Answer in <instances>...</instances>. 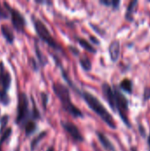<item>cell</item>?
I'll use <instances>...</instances> for the list:
<instances>
[{"label":"cell","mask_w":150,"mask_h":151,"mask_svg":"<svg viewBox=\"0 0 150 151\" xmlns=\"http://www.w3.org/2000/svg\"><path fill=\"white\" fill-rule=\"evenodd\" d=\"M80 95L82 96L84 102L88 104L89 109H91L98 117H100L107 126H109L111 129L117 128V125L112 115L108 111V110L95 96L88 91H82L80 93Z\"/></svg>","instance_id":"obj_1"},{"label":"cell","mask_w":150,"mask_h":151,"mask_svg":"<svg viewBox=\"0 0 150 151\" xmlns=\"http://www.w3.org/2000/svg\"><path fill=\"white\" fill-rule=\"evenodd\" d=\"M52 89L55 96L59 99L64 111H65L68 114L75 119L84 117L82 111L72 102L70 90L65 85L60 82H54L52 85Z\"/></svg>","instance_id":"obj_2"},{"label":"cell","mask_w":150,"mask_h":151,"mask_svg":"<svg viewBox=\"0 0 150 151\" xmlns=\"http://www.w3.org/2000/svg\"><path fill=\"white\" fill-rule=\"evenodd\" d=\"M32 21H33L34 30H35L37 35L40 37V39L42 41H43L45 43H47L50 48H52V49H54L56 50H60L61 51L62 50L61 46L53 38V36L51 35L49 28L43 23V21H42L39 18L34 17V16H32Z\"/></svg>","instance_id":"obj_3"},{"label":"cell","mask_w":150,"mask_h":151,"mask_svg":"<svg viewBox=\"0 0 150 151\" xmlns=\"http://www.w3.org/2000/svg\"><path fill=\"white\" fill-rule=\"evenodd\" d=\"M31 119V110L29 109V100L26 93L20 92L18 97V107H17V116L15 122L20 127Z\"/></svg>","instance_id":"obj_4"},{"label":"cell","mask_w":150,"mask_h":151,"mask_svg":"<svg viewBox=\"0 0 150 151\" xmlns=\"http://www.w3.org/2000/svg\"><path fill=\"white\" fill-rule=\"evenodd\" d=\"M113 91H114V95H115L116 111H118L123 122L130 128L131 124H130L129 119H128V100L116 86H114Z\"/></svg>","instance_id":"obj_5"},{"label":"cell","mask_w":150,"mask_h":151,"mask_svg":"<svg viewBox=\"0 0 150 151\" xmlns=\"http://www.w3.org/2000/svg\"><path fill=\"white\" fill-rule=\"evenodd\" d=\"M4 5L5 9L8 11V13L10 14L11 24H12L14 29L17 32H19V33L23 32L24 28L26 27V24H27V21H26V19H25L24 15L19 10L11 7L6 2L4 3Z\"/></svg>","instance_id":"obj_6"},{"label":"cell","mask_w":150,"mask_h":151,"mask_svg":"<svg viewBox=\"0 0 150 151\" xmlns=\"http://www.w3.org/2000/svg\"><path fill=\"white\" fill-rule=\"evenodd\" d=\"M61 127L63 129L70 135V137L76 142H84V137L76 125H74L72 122H67V121H61Z\"/></svg>","instance_id":"obj_7"},{"label":"cell","mask_w":150,"mask_h":151,"mask_svg":"<svg viewBox=\"0 0 150 151\" xmlns=\"http://www.w3.org/2000/svg\"><path fill=\"white\" fill-rule=\"evenodd\" d=\"M11 73L5 68L4 62L0 61V84H1V90L8 92L9 88H11Z\"/></svg>","instance_id":"obj_8"},{"label":"cell","mask_w":150,"mask_h":151,"mask_svg":"<svg viewBox=\"0 0 150 151\" xmlns=\"http://www.w3.org/2000/svg\"><path fill=\"white\" fill-rule=\"evenodd\" d=\"M102 90L104 97L106 98L109 105L111 106V110L113 111H116V107H115V95L113 88L111 87V85L107 82H103L102 85Z\"/></svg>","instance_id":"obj_9"},{"label":"cell","mask_w":150,"mask_h":151,"mask_svg":"<svg viewBox=\"0 0 150 151\" xmlns=\"http://www.w3.org/2000/svg\"><path fill=\"white\" fill-rule=\"evenodd\" d=\"M109 54L112 62H117L120 55V42L118 40H114L109 46Z\"/></svg>","instance_id":"obj_10"},{"label":"cell","mask_w":150,"mask_h":151,"mask_svg":"<svg viewBox=\"0 0 150 151\" xmlns=\"http://www.w3.org/2000/svg\"><path fill=\"white\" fill-rule=\"evenodd\" d=\"M95 134H96V136L98 138V141L100 142L102 146L104 148V150H106L108 151H116V149H115L114 145L111 143V142L109 140V138L103 133L96 131Z\"/></svg>","instance_id":"obj_11"},{"label":"cell","mask_w":150,"mask_h":151,"mask_svg":"<svg viewBox=\"0 0 150 151\" xmlns=\"http://www.w3.org/2000/svg\"><path fill=\"white\" fill-rule=\"evenodd\" d=\"M0 30H1L2 35L6 40V42L8 43H10V44H12L13 42H14V39H15V36H14V34H13L12 29L8 25L4 24V25L1 26Z\"/></svg>","instance_id":"obj_12"},{"label":"cell","mask_w":150,"mask_h":151,"mask_svg":"<svg viewBox=\"0 0 150 151\" xmlns=\"http://www.w3.org/2000/svg\"><path fill=\"white\" fill-rule=\"evenodd\" d=\"M34 51H35V54H36V59L38 61V64L39 65L41 66H44L47 65L48 63V58L47 57L43 54V52L41 50L40 47H39V44H38V42L35 41L34 42Z\"/></svg>","instance_id":"obj_13"},{"label":"cell","mask_w":150,"mask_h":151,"mask_svg":"<svg viewBox=\"0 0 150 151\" xmlns=\"http://www.w3.org/2000/svg\"><path fill=\"white\" fill-rule=\"evenodd\" d=\"M47 134H48V132L47 131H42V132H41L40 134H38L33 140H32V142H30V150L31 151H34L35 149H36V147L39 145V143L47 136Z\"/></svg>","instance_id":"obj_14"},{"label":"cell","mask_w":150,"mask_h":151,"mask_svg":"<svg viewBox=\"0 0 150 151\" xmlns=\"http://www.w3.org/2000/svg\"><path fill=\"white\" fill-rule=\"evenodd\" d=\"M76 40H77V42H79V44H80L84 50H86L87 51H88V52H90V53H94V54L96 53L95 48L89 42H88L86 39L81 38V37H77Z\"/></svg>","instance_id":"obj_15"},{"label":"cell","mask_w":150,"mask_h":151,"mask_svg":"<svg viewBox=\"0 0 150 151\" xmlns=\"http://www.w3.org/2000/svg\"><path fill=\"white\" fill-rule=\"evenodd\" d=\"M79 62L80 65L81 66V68L85 71V72H89L92 69V62L90 60V58L86 56V55H82L81 57H80L79 58Z\"/></svg>","instance_id":"obj_16"},{"label":"cell","mask_w":150,"mask_h":151,"mask_svg":"<svg viewBox=\"0 0 150 151\" xmlns=\"http://www.w3.org/2000/svg\"><path fill=\"white\" fill-rule=\"evenodd\" d=\"M138 4V1L137 0H133L131 1L127 6L126 9V19L129 21H133V12L135 10L136 5Z\"/></svg>","instance_id":"obj_17"},{"label":"cell","mask_w":150,"mask_h":151,"mask_svg":"<svg viewBox=\"0 0 150 151\" xmlns=\"http://www.w3.org/2000/svg\"><path fill=\"white\" fill-rule=\"evenodd\" d=\"M37 129V125L35 123V121L30 119L28 120L25 125H24V130H25V134L26 136H29L31 134H33Z\"/></svg>","instance_id":"obj_18"},{"label":"cell","mask_w":150,"mask_h":151,"mask_svg":"<svg viewBox=\"0 0 150 151\" xmlns=\"http://www.w3.org/2000/svg\"><path fill=\"white\" fill-rule=\"evenodd\" d=\"M119 87L123 91H125L128 94H132V92H133V84L129 79H124L120 82Z\"/></svg>","instance_id":"obj_19"},{"label":"cell","mask_w":150,"mask_h":151,"mask_svg":"<svg viewBox=\"0 0 150 151\" xmlns=\"http://www.w3.org/2000/svg\"><path fill=\"white\" fill-rule=\"evenodd\" d=\"M99 3L101 4H103L108 7H112L114 10H118L120 5V1L119 0H100Z\"/></svg>","instance_id":"obj_20"},{"label":"cell","mask_w":150,"mask_h":151,"mask_svg":"<svg viewBox=\"0 0 150 151\" xmlns=\"http://www.w3.org/2000/svg\"><path fill=\"white\" fill-rule=\"evenodd\" d=\"M32 99V103H33V107L31 109V119L35 121V120H39L42 119V116H41V113L38 110V108L36 107L35 104H34V100L33 97H31Z\"/></svg>","instance_id":"obj_21"},{"label":"cell","mask_w":150,"mask_h":151,"mask_svg":"<svg viewBox=\"0 0 150 151\" xmlns=\"http://www.w3.org/2000/svg\"><path fill=\"white\" fill-rule=\"evenodd\" d=\"M0 103L4 106H7L11 103V99H10L8 92L3 91L1 89H0Z\"/></svg>","instance_id":"obj_22"},{"label":"cell","mask_w":150,"mask_h":151,"mask_svg":"<svg viewBox=\"0 0 150 151\" xmlns=\"http://www.w3.org/2000/svg\"><path fill=\"white\" fill-rule=\"evenodd\" d=\"M11 132H12L11 128V127H8V128H6L5 131L3 132V134H1V138H0V151H2L3 143H4L6 140H8V138H9V137L11 136Z\"/></svg>","instance_id":"obj_23"},{"label":"cell","mask_w":150,"mask_h":151,"mask_svg":"<svg viewBox=\"0 0 150 151\" xmlns=\"http://www.w3.org/2000/svg\"><path fill=\"white\" fill-rule=\"evenodd\" d=\"M41 98H42V108L46 111L47 105L49 103V95L45 92L41 93Z\"/></svg>","instance_id":"obj_24"},{"label":"cell","mask_w":150,"mask_h":151,"mask_svg":"<svg viewBox=\"0 0 150 151\" xmlns=\"http://www.w3.org/2000/svg\"><path fill=\"white\" fill-rule=\"evenodd\" d=\"M29 65H30V66L33 68V70H34L35 72H37V70H38V68H39V64H38V62L36 61L35 58H29Z\"/></svg>","instance_id":"obj_25"},{"label":"cell","mask_w":150,"mask_h":151,"mask_svg":"<svg viewBox=\"0 0 150 151\" xmlns=\"http://www.w3.org/2000/svg\"><path fill=\"white\" fill-rule=\"evenodd\" d=\"M9 18V13L3 8L0 6V20L2 19H7Z\"/></svg>","instance_id":"obj_26"},{"label":"cell","mask_w":150,"mask_h":151,"mask_svg":"<svg viewBox=\"0 0 150 151\" xmlns=\"http://www.w3.org/2000/svg\"><path fill=\"white\" fill-rule=\"evenodd\" d=\"M68 49L70 50V51L74 55V56H76V57H79V55H80V50L76 48V47H74V46H71V45H69L68 46Z\"/></svg>","instance_id":"obj_27"},{"label":"cell","mask_w":150,"mask_h":151,"mask_svg":"<svg viewBox=\"0 0 150 151\" xmlns=\"http://www.w3.org/2000/svg\"><path fill=\"white\" fill-rule=\"evenodd\" d=\"M143 97H144V101H148V100H149V99L150 98V88L149 87H146V88H145Z\"/></svg>","instance_id":"obj_28"},{"label":"cell","mask_w":150,"mask_h":151,"mask_svg":"<svg viewBox=\"0 0 150 151\" xmlns=\"http://www.w3.org/2000/svg\"><path fill=\"white\" fill-rule=\"evenodd\" d=\"M89 39H90L91 42H93L94 44H96V45H99V44H100L99 40H98L95 36H94V35H90V36H89Z\"/></svg>","instance_id":"obj_29"},{"label":"cell","mask_w":150,"mask_h":151,"mask_svg":"<svg viewBox=\"0 0 150 151\" xmlns=\"http://www.w3.org/2000/svg\"><path fill=\"white\" fill-rule=\"evenodd\" d=\"M35 3L36 4H52L51 2H49V1H39V0H35Z\"/></svg>","instance_id":"obj_30"},{"label":"cell","mask_w":150,"mask_h":151,"mask_svg":"<svg viewBox=\"0 0 150 151\" xmlns=\"http://www.w3.org/2000/svg\"><path fill=\"white\" fill-rule=\"evenodd\" d=\"M47 151H55V150H54V147H52V146H51V147H50V148L47 150Z\"/></svg>","instance_id":"obj_31"},{"label":"cell","mask_w":150,"mask_h":151,"mask_svg":"<svg viewBox=\"0 0 150 151\" xmlns=\"http://www.w3.org/2000/svg\"><path fill=\"white\" fill-rule=\"evenodd\" d=\"M148 144H149V147L150 149V134L149 135V137H148Z\"/></svg>","instance_id":"obj_32"},{"label":"cell","mask_w":150,"mask_h":151,"mask_svg":"<svg viewBox=\"0 0 150 151\" xmlns=\"http://www.w3.org/2000/svg\"><path fill=\"white\" fill-rule=\"evenodd\" d=\"M131 151H137V150H136V148H134V147H133V148L131 149Z\"/></svg>","instance_id":"obj_33"}]
</instances>
